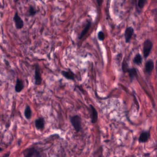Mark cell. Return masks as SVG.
Returning a JSON list of instances; mask_svg holds the SVG:
<instances>
[{"label":"cell","mask_w":157,"mask_h":157,"mask_svg":"<svg viewBox=\"0 0 157 157\" xmlns=\"http://www.w3.org/2000/svg\"><path fill=\"white\" fill-rule=\"evenodd\" d=\"M31 115H32V111L31 108L29 105H27L25 110V117L26 119L29 120L31 118Z\"/></svg>","instance_id":"cell-14"},{"label":"cell","mask_w":157,"mask_h":157,"mask_svg":"<svg viewBox=\"0 0 157 157\" xmlns=\"http://www.w3.org/2000/svg\"><path fill=\"white\" fill-rule=\"evenodd\" d=\"M90 111L91 123H95L98 120V112L93 105H90Z\"/></svg>","instance_id":"cell-6"},{"label":"cell","mask_w":157,"mask_h":157,"mask_svg":"<svg viewBox=\"0 0 157 157\" xmlns=\"http://www.w3.org/2000/svg\"><path fill=\"white\" fill-rule=\"evenodd\" d=\"M154 64L152 60L148 61L146 64V71L148 74H150L153 70Z\"/></svg>","instance_id":"cell-13"},{"label":"cell","mask_w":157,"mask_h":157,"mask_svg":"<svg viewBox=\"0 0 157 157\" xmlns=\"http://www.w3.org/2000/svg\"><path fill=\"white\" fill-rule=\"evenodd\" d=\"M103 2V1H97V2H98V4L99 6H100L102 4V2Z\"/></svg>","instance_id":"cell-21"},{"label":"cell","mask_w":157,"mask_h":157,"mask_svg":"<svg viewBox=\"0 0 157 157\" xmlns=\"http://www.w3.org/2000/svg\"><path fill=\"white\" fill-rule=\"evenodd\" d=\"M2 150V148H0V152H1V151Z\"/></svg>","instance_id":"cell-24"},{"label":"cell","mask_w":157,"mask_h":157,"mask_svg":"<svg viewBox=\"0 0 157 157\" xmlns=\"http://www.w3.org/2000/svg\"><path fill=\"white\" fill-rule=\"evenodd\" d=\"M24 88V84L23 81L20 79V78H17L15 87V91L17 93H20L23 91Z\"/></svg>","instance_id":"cell-11"},{"label":"cell","mask_w":157,"mask_h":157,"mask_svg":"<svg viewBox=\"0 0 157 157\" xmlns=\"http://www.w3.org/2000/svg\"><path fill=\"white\" fill-rule=\"evenodd\" d=\"M29 15L30 16H33L35 15L37 13V10L34 7L31 6L29 7Z\"/></svg>","instance_id":"cell-15"},{"label":"cell","mask_w":157,"mask_h":157,"mask_svg":"<svg viewBox=\"0 0 157 157\" xmlns=\"http://www.w3.org/2000/svg\"><path fill=\"white\" fill-rule=\"evenodd\" d=\"M91 23L90 21H88L87 22V24L85 25V28H84L83 31H82L81 33H80V35L79 38L80 39H82L87 34V32L88 31L89 29H90V27H91Z\"/></svg>","instance_id":"cell-12"},{"label":"cell","mask_w":157,"mask_h":157,"mask_svg":"<svg viewBox=\"0 0 157 157\" xmlns=\"http://www.w3.org/2000/svg\"><path fill=\"white\" fill-rule=\"evenodd\" d=\"M14 21L17 29L20 30L23 28L24 25V21L19 16V13L17 12H16L15 14L14 17Z\"/></svg>","instance_id":"cell-5"},{"label":"cell","mask_w":157,"mask_h":157,"mask_svg":"<svg viewBox=\"0 0 157 157\" xmlns=\"http://www.w3.org/2000/svg\"><path fill=\"white\" fill-rule=\"evenodd\" d=\"M45 123V121L43 118H39L35 120V127L38 130H42L44 128Z\"/></svg>","instance_id":"cell-8"},{"label":"cell","mask_w":157,"mask_h":157,"mask_svg":"<svg viewBox=\"0 0 157 157\" xmlns=\"http://www.w3.org/2000/svg\"><path fill=\"white\" fill-rule=\"evenodd\" d=\"M24 157H41L40 152L34 148H29L23 152Z\"/></svg>","instance_id":"cell-2"},{"label":"cell","mask_w":157,"mask_h":157,"mask_svg":"<svg viewBox=\"0 0 157 157\" xmlns=\"http://www.w3.org/2000/svg\"><path fill=\"white\" fill-rule=\"evenodd\" d=\"M150 134L149 132H143L140 135L139 142L140 143H145L148 142L150 138Z\"/></svg>","instance_id":"cell-10"},{"label":"cell","mask_w":157,"mask_h":157,"mask_svg":"<svg viewBox=\"0 0 157 157\" xmlns=\"http://www.w3.org/2000/svg\"><path fill=\"white\" fill-rule=\"evenodd\" d=\"M98 39L100 41H103L104 40L105 36L104 33L103 32V31H100L98 32Z\"/></svg>","instance_id":"cell-18"},{"label":"cell","mask_w":157,"mask_h":157,"mask_svg":"<svg viewBox=\"0 0 157 157\" xmlns=\"http://www.w3.org/2000/svg\"><path fill=\"white\" fill-rule=\"evenodd\" d=\"M127 72L129 73L130 76L131 78H134L137 75V71L134 68L130 69H129Z\"/></svg>","instance_id":"cell-17"},{"label":"cell","mask_w":157,"mask_h":157,"mask_svg":"<svg viewBox=\"0 0 157 157\" xmlns=\"http://www.w3.org/2000/svg\"><path fill=\"white\" fill-rule=\"evenodd\" d=\"M61 74L63 77L68 80H72V81L75 80V74L69 69L68 71H62Z\"/></svg>","instance_id":"cell-7"},{"label":"cell","mask_w":157,"mask_h":157,"mask_svg":"<svg viewBox=\"0 0 157 157\" xmlns=\"http://www.w3.org/2000/svg\"><path fill=\"white\" fill-rule=\"evenodd\" d=\"M146 2V1H144V0H140L139 1L138 3L139 7H140V8H143Z\"/></svg>","instance_id":"cell-20"},{"label":"cell","mask_w":157,"mask_h":157,"mask_svg":"<svg viewBox=\"0 0 157 157\" xmlns=\"http://www.w3.org/2000/svg\"><path fill=\"white\" fill-rule=\"evenodd\" d=\"M122 69L123 71L124 72H127L128 70V68L127 64L124 61L123 65H122Z\"/></svg>","instance_id":"cell-19"},{"label":"cell","mask_w":157,"mask_h":157,"mask_svg":"<svg viewBox=\"0 0 157 157\" xmlns=\"http://www.w3.org/2000/svg\"></svg>","instance_id":"cell-26"},{"label":"cell","mask_w":157,"mask_h":157,"mask_svg":"<svg viewBox=\"0 0 157 157\" xmlns=\"http://www.w3.org/2000/svg\"><path fill=\"white\" fill-rule=\"evenodd\" d=\"M35 84L40 85L42 83V77L41 73V69L39 65H36L35 66Z\"/></svg>","instance_id":"cell-3"},{"label":"cell","mask_w":157,"mask_h":157,"mask_svg":"<svg viewBox=\"0 0 157 157\" xmlns=\"http://www.w3.org/2000/svg\"><path fill=\"white\" fill-rule=\"evenodd\" d=\"M70 122L76 132L78 133L81 129L82 120L78 115H75L70 118Z\"/></svg>","instance_id":"cell-1"},{"label":"cell","mask_w":157,"mask_h":157,"mask_svg":"<svg viewBox=\"0 0 157 157\" xmlns=\"http://www.w3.org/2000/svg\"></svg>","instance_id":"cell-25"},{"label":"cell","mask_w":157,"mask_h":157,"mask_svg":"<svg viewBox=\"0 0 157 157\" xmlns=\"http://www.w3.org/2000/svg\"><path fill=\"white\" fill-rule=\"evenodd\" d=\"M10 153H6V154H5L4 156H3V157H8L9 156Z\"/></svg>","instance_id":"cell-22"},{"label":"cell","mask_w":157,"mask_h":157,"mask_svg":"<svg viewBox=\"0 0 157 157\" xmlns=\"http://www.w3.org/2000/svg\"><path fill=\"white\" fill-rule=\"evenodd\" d=\"M153 47V43L150 40H147L144 43L143 55L144 57L147 58L149 55Z\"/></svg>","instance_id":"cell-4"},{"label":"cell","mask_w":157,"mask_h":157,"mask_svg":"<svg viewBox=\"0 0 157 157\" xmlns=\"http://www.w3.org/2000/svg\"><path fill=\"white\" fill-rule=\"evenodd\" d=\"M156 71H157V61H156Z\"/></svg>","instance_id":"cell-23"},{"label":"cell","mask_w":157,"mask_h":157,"mask_svg":"<svg viewBox=\"0 0 157 157\" xmlns=\"http://www.w3.org/2000/svg\"><path fill=\"white\" fill-rule=\"evenodd\" d=\"M134 30L132 27H129L126 28L124 32V37H125L126 42H129L130 41L133 34Z\"/></svg>","instance_id":"cell-9"},{"label":"cell","mask_w":157,"mask_h":157,"mask_svg":"<svg viewBox=\"0 0 157 157\" xmlns=\"http://www.w3.org/2000/svg\"><path fill=\"white\" fill-rule=\"evenodd\" d=\"M142 61V58L141 57V55L139 54H138L135 57L134 59V62L135 63H136L137 65H140L141 64Z\"/></svg>","instance_id":"cell-16"}]
</instances>
